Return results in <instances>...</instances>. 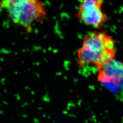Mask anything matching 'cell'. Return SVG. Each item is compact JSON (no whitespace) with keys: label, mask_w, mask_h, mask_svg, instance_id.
I'll list each match as a JSON object with an SVG mask.
<instances>
[{"label":"cell","mask_w":123,"mask_h":123,"mask_svg":"<svg viewBox=\"0 0 123 123\" xmlns=\"http://www.w3.org/2000/svg\"><path fill=\"white\" fill-rule=\"evenodd\" d=\"M116 41L106 32H93L85 36L78 50V68L91 66L99 72L108 63L115 59Z\"/></svg>","instance_id":"6da1fadb"},{"label":"cell","mask_w":123,"mask_h":123,"mask_svg":"<svg viewBox=\"0 0 123 123\" xmlns=\"http://www.w3.org/2000/svg\"><path fill=\"white\" fill-rule=\"evenodd\" d=\"M0 8L7 12L11 21L29 32L34 23L46 18V10L40 0H0Z\"/></svg>","instance_id":"7a4b0ae2"},{"label":"cell","mask_w":123,"mask_h":123,"mask_svg":"<svg viewBox=\"0 0 123 123\" xmlns=\"http://www.w3.org/2000/svg\"><path fill=\"white\" fill-rule=\"evenodd\" d=\"M104 0H82L77 13L78 19L86 25L95 29L102 27L109 20L103 12Z\"/></svg>","instance_id":"3957f363"},{"label":"cell","mask_w":123,"mask_h":123,"mask_svg":"<svg viewBox=\"0 0 123 123\" xmlns=\"http://www.w3.org/2000/svg\"><path fill=\"white\" fill-rule=\"evenodd\" d=\"M98 73V80L101 84L111 80H123V62L114 60Z\"/></svg>","instance_id":"277c9868"},{"label":"cell","mask_w":123,"mask_h":123,"mask_svg":"<svg viewBox=\"0 0 123 123\" xmlns=\"http://www.w3.org/2000/svg\"><path fill=\"white\" fill-rule=\"evenodd\" d=\"M116 99L123 103V88L116 96Z\"/></svg>","instance_id":"5b68a950"},{"label":"cell","mask_w":123,"mask_h":123,"mask_svg":"<svg viewBox=\"0 0 123 123\" xmlns=\"http://www.w3.org/2000/svg\"><path fill=\"white\" fill-rule=\"evenodd\" d=\"M26 105H27V102H25V103H24V104H23L22 105V108H24Z\"/></svg>","instance_id":"8992f818"},{"label":"cell","mask_w":123,"mask_h":123,"mask_svg":"<svg viewBox=\"0 0 123 123\" xmlns=\"http://www.w3.org/2000/svg\"><path fill=\"white\" fill-rule=\"evenodd\" d=\"M3 103L4 104H5V105H8V102H7L5 101H3Z\"/></svg>","instance_id":"52a82bcc"},{"label":"cell","mask_w":123,"mask_h":123,"mask_svg":"<svg viewBox=\"0 0 123 123\" xmlns=\"http://www.w3.org/2000/svg\"><path fill=\"white\" fill-rule=\"evenodd\" d=\"M4 113V111L2 110H0V114L2 115Z\"/></svg>","instance_id":"ba28073f"},{"label":"cell","mask_w":123,"mask_h":123,"mask_svg":"<svg viewBox=\"0 0 123 123\" xmlns=\"http://www.w3.org/2000/svg\"><path fill=\"white\" fill-rule=\"evenodd\" d=\"M22 117L24 118H26L27 117V115H22Z\"/></svg>","instance_id":"9c48e42d"}]
</instances>
